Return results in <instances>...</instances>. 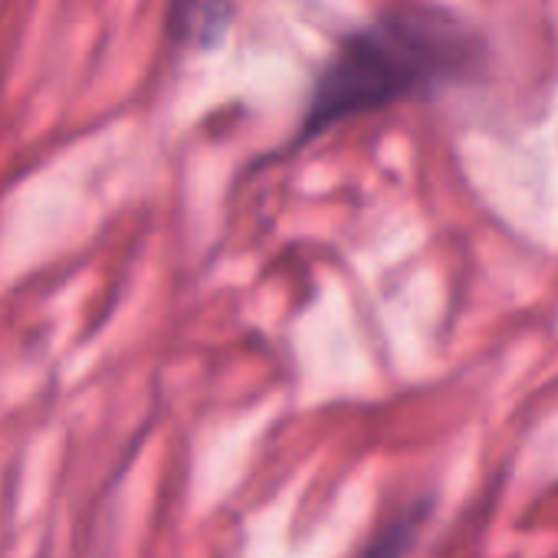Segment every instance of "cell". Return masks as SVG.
Masks as SVG:
<instances>
[{
	"mask_svg": "<svg viewBox=\"0 0 558 558\" xmlns=\"http://www.w3.org/2000/svg\"><path fill=\"white\" fill-rule=\"evenodd\" d=\"M486 66L489 44L466 17L437 4L381 11L342 37L319 70L293 148L323 138L355 116L434 99L450 86L473 83Z\"/></svg>",
	"mask_w": 558,
	"mask_h": 558,
	"instance_id": "cell-1",
	"label": "cell"
},
{
	"mask_svg": "<svg viewBox=\"0 0 558 558\" xmlns=\"http://www.w3.org/2000/svg\"><path fill=\"white\" fill-rule=\"evenodd\" d=\"M427 509H430L427 502H414L411 509H404L401 515H395V519L372 538V545L362 551V558H404L408 548L414 545V538H417L424 519H427Z\"/></svg>",
	"mask_w": 558,
	"mask_h": 558,
	"instance_id": "cell-2",
	"label": "cell"
}]
</instances>
